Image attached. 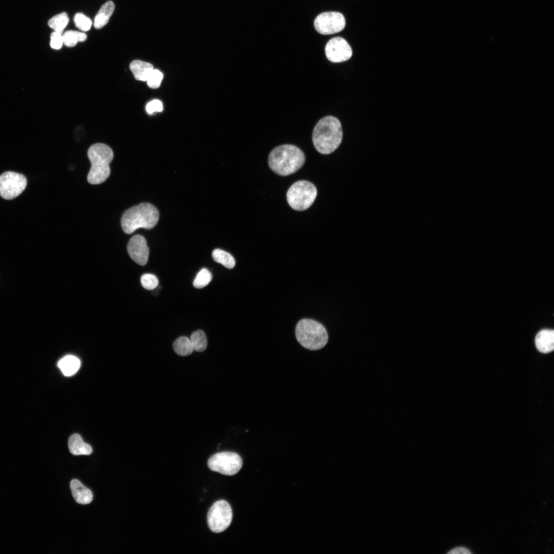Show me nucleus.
<instances>
[{
	"label": "nucleus",
	"mask_w": 554,
	"mask_h": 554,
	"mask_svg": "<svg viewBox=\"0 0 554 554\" xmlns=\"http://www.w3.org/2000/svg\"><path fill=\"white\" fill-rule=\"evenodd\" d=\"M127 251L130 258L137 264L144 266L148 261L149 250L146 239L137 234L132 236L127 244Z\"/></svg>",
	"instance_id": "nucleus-12"
},
{
	"label": "nucleus",
	"mask_w": 554,
	"mask_h": 554,
	"mask_svg": "<svg viewBox=\"0 0 554 554\" xmlns=\"http://www.w3.org/2000/svg\"><path fill=\"white\" fill-rule=\"evenodd\" d=\"M232 519V511L229 504L225 500L215 502L210 508L207 515L209 529L215 533L225 530Z\"/></svg>",
	"instance_id": "nucleus-7"
},
{
	"label": "nucleus",
	"mask_w": 554,
	"mask_h": 554,
	"mask_svg": "<svg viewBox=\"0 0 554 554\" xmlns=\"http://www.w3.org/2000/svg\"><path fill=\"white\" fill-rule=\"evenodd\" d=\"M27 185L26 177L18 173L8 171L0 176V195L6 200L19 195Z\"/></svg>",
	"instance_id": "nucleus-9"
},
{
	"label": "nucleus",
	"mask_w": 554,
	"mask_h": 554,
	"mask_svg": "<svg viewBox=\"0 0 554 554\" xmlns=\"http://www.w3.org/2000/svg\"><path fill=\"white\" fill-rule=\"evenodd\" d=\"M63 37V43L68 47H72L78 42L85 41L87 39V35L84 32L69 30L64 33Z\"/></svg>",
	"instance_id": "nucleus-23"
},
{
	"label": "nucleus",
	"mask_w": 554,
	"mask_h": 554,
	"mask_svg": "<svg viewBox=\"0 0 554 554\" xmlns=\"http://www.w3.org/2000/svg\"><path fill=\"white\" fill-rule=\"evenodd\" d=\"M295 335L302 346L312 350L321 349L328 341V334L325 327L311 319H304L298 323Z\"/></svg>",
	"instance_id": "nucleus-5"
},
{
	"label": "nucleus",
	"mask_w": 554,
	"mask_h": 554,
	"mask_svg": "<svg viewBox=\"0 0 554 554\" xmlns=\"http://www.w3.org/2000/svg\"><path fill=\"white\" fill-rule=\"evenodd\" d=\"M173 348L175 353L181 356L188 355L194 350L190 340L184 336L180 337L174 341Z\"/></svg>",
	"instance_id": "nucleus-19"
},
{
	"label": "nucleus",
	"mask_w": 554,
	"mask_h": 554,
	"mask_svg": "<svg viewBox=\"0 0 554 554\" xmlns=\"http://www.w3.org/2000/svg\"><path fill=\"white\" fill-rule=\"evenodd\" d=\"M211 273L206 268L202 269L197 274L193 282L194 287L201 289L206 286L211 281Z\"/></svg>",
	"instance_id": "nucleus-24"
},
{
	"label": "nucleus",
	"mask_w": 554,
	"mask_h": 554,
	"mask_svg": "<svg viewBox=\"0 0 554 554\" xmlns=\"http://www.w3.org/2000/svg\"><path fill=\"white\" fill-rule=\"evenodd\" d=\"M243 462L240 456L233 452H221L212 455L208 466L212 471L227 476H233L241 469Z\"/></svg>",
	"instance_id": "nucleus-8"
},
{
	"label": "nucleus",
	"mask_w": 554,
	"mask_h": 554,
	"mask_svg": "<svg viewBox=\"0 0 554 554\" xmlns=\"http://www.w3.org/2000/svg\"><path fill=\"white\" fill-rule=\"evenodd\" d=\"M114 7V3L111 1H107L102 6L94 18V26L95 28L100 29L108 22Z\"/></svg>",
	"instance_id": "nucleus-18"
},
{
	"label": "nucleus",
	"mask_w": 554,
	"mask_h": 554,
	"mask_svg": "<svg viewBox=\"0 0 554 554\" xmlns=\"http://www.w3.org/2000/svg\"><path fill=\"white\" fill-rule=\"evenodd\" d=\"M163 74L157 69H153L147 80L148 86L152 89L159 87L163 79Z\"/></svg>",
	"instance_id": "nucleus-27"
},
{
	"label": "nucleus",
	"mask_w": 554,
	"mask_h": 554,
	"mask_svg": "<svg viewBox=\"0 0 554 554\" xmlns=\"http://www.w3.org/2000/svg\"><path fill=\"white\" fill-rule=\"evenodd\" d=\"M212 256L215 262L222 264L227 268L232 269L235 266V261L234 258L229 253L223 250L214 249L212 251Z\"/></svg>",
	"instance_id": "nucleus-20"
},
{
	"label": "nucleus",
	"mask_w": 554,
	"mask_h": 554,
	"mask_svg": "<svg viewBox=\"0 0 554 554\" xmlns=\"http://www.w3.org/2000/svg\"><path fill=\"white\" fill-rule=\"evenodd\" d=\"M159 212L152 204L142 203L126 210L121 218V226L126 234H131L140 228H153L157 223Z\"/></svg>",
	"instance_id": "nucleus-3"
},
{
	"label": "nucleus",
	"mask_w": 554,
	"mask_h": 554,
	"mask_svg": "<svg viewBox=\"0 0 554 554\" xmlns=\"http://www.w3.org/2000/svg\"><path fill=\"white\" fill-rule=\"evenodd\" d=\"M70 488L72 496L77 503L80 504H87L92 501L93 499L92 492L78 480H72L70 482Z\"/></svg>",
	"instance_id": "nucleus-14"
},
{
	"label": "nucleus",
	"mask_w": 554,
	"mask_h": 554,
	"mask_svg": "<svg viewBox=\"0 0 554 554\" xmlns=\"http://www.w3.org/2000/svg\"><path fill=\"white\" fill-rule=\"evenodd\" d=\"M190 340L194 350L202 352L206 349L207 339L205 332L203 330H198L193 332Z\"/></svg>",
	"instance_id": "nucleus-21"
},
{
	"label": "nucleus",
	"mask_w": 554,
	"mask_h": 554,
	"mask_svg": "<svg viewBox=\"0 0 554 554\" xmlns=\"http://www.w3.org/2000/svg\"><path fill=\"white\" fill-rule=\"evenodd\" d=\"M343 131L339 120L333 116H326L316 124L312 133V142L320 153L330 154L341 144Z\"/></svg>",
	"instance_id": "nucleus-1"
},
{
	"label": "nucleus",
	"mask_w": 554,
	"mask_h": 554,
	"mask_svg": "<svg viewBox=\"0 0 554 554\" xmlns=\"http://www.w3.org/2000/svg\"><path fill=\"white\" fill-rule=\"evenodd\" d=\"M471 552L469 550L463 547H458L451 550L448 552V553L451 554H457V553H463V554H469Z\"/></svg>",
	"instance_id": "nucleus-30"
},
{
	"label": "nucleus",
	"mask_w": 554,
	"mask_h": 554,
	"mask_svg": "<svg viewBox=\"0 0 554 554\" xmlns=\"http://www.w3.org/2000/svg\"><path fill=\"white\" fill-rule=\"evenodd\" d=\"M325 51L328 60L333 63L346 61L352 54L350 46L341 37H335L330 39L326 45Z\"/></svg>",
	"instance_id": "nucleus-11"
},
{
	"label": "nucleus",
	"mask_w": 554,
	"mask_h": 554,
	"mask_svg": "<svg viewBox=\"0 0 554 554\" xmlns=\"http://www.w3.org/2000/svg\"><path fill=\"white\" fill-rule=\"evenodd\" d=\"M141 284L147 290H152L155 288L159 284L157 278L153 274L146 273L142 275L141 278Z\"/></svg>",
	"instance_id": "nucleus-26"
},
{
	"label": "nucleus",
	"mask_w": 554,
	"mask_h": 554,
	"mask_svg": "<svg viewBox=\"0 0 554 554\" xmlns=\"http://www.w3.org/2000/svg\"><path fill=\"white\" fill-rule=\"evenodd\" d=\"M346 21L344 15L338 12H325L318 15L314 21L315 30L323 35L332 34L341 31Z\"/></svg>",
	"instance_id": "nucleus-10"
},
{
	"label": "nucleus",
	"mask_w": 554,
	"mask_h": 554,
	"mask_svg": "<svg viewBox=\"0 0 554 554\" xmlns=\"http://www.w3.org/2000/svg\"><path fill=\"white\" fill-rule=\"evenodd\" d=\"M69 22V17L65 12L53 16L48 22V26L54 31L63 33Z\"/></svg>",
	"instance_id": "nucleus-22"
},
{
	"label": "nucleus",
	"mask_w": 554,
	"mask_h": 554,
	"mask_svg": "<svg viewBox=\"0 0 554 554\" xmlns=\"http://www.w3.org/2000/svg\"><path fill=\"white\" fill-rule=\"evenodd\" d=\"M68 447L70 452L74 455H90L92 452L90 445L85 443L80 435L77 433L70 437Z\"/></svg>",
	"instance_id": "nucleus-15"
},
{
	"label": "nucleus",
	"mask_w": 554,
	"mask_h": 554,
	"mask_svg": "<svg viewBox=\"0 0 554 554\" xmlns=\"http://www.w3.org/2000/svg\"><path fill=\"white\" fill-rule=\"evenodd\" d=\"M80 360L75 356L68 355L59 361L58 368L65 376H71L75 373L80 367Z\"/></svg>",
	"instance_id": "nucleus-17"
},
{
	"label": "nucleus",
	"mask_w": 554,
	"mask_h": 554,
	"mask_svg": "<svg viewBox=\"0 0 554 554\" xmlns=\"http://www.w3.org/2000/svg\"><path fill=\"white\" fill-rule=\"evenodd\" d=\"M130 69L137 80L146 81L153 70V66L149 63L140 60H134L130 64Z\"/></svg>",
	"instance_id": "nucleus-16"
},
{
	"label": "nucleus",
	"mask_w": 554,
	"mask_h": 554,
	"mask_svg": "<svg viewBox=\"0 0 554 554\" xmlns=\"http://www.w3.org/2000/svg\"><path fill=\"white\" fill-rule=\"evenodd\" d=\"M535 344L537 349L542 353L552 351L554 349V331L543 329L539 331L535 338Z\"/></svg>",
	"instance_id": "nucleus-13"
},
{
	"label": "nucleus",
	"mask_w": 554,
	"mask_h": 554,
	"mask_svg": "<svg viewBox=\"0 0 554 554\" xmlns=\"http://www.w3.org/2000/svg\"><path fill=\"white\" fill-rule=\"evenodd\" d=\"M317 195V189L311 182L299 181L293 184L287 192L289 205L296 211L307 209L313 203Z\"/></svg>",
	"instance_id": "nucleus-6"
},
{
	"label": "nucleus",
	"mask_w": 554,
	"mask_h": 554,
	"mask_svg": "<svg viewBox=\"0 0 554 554\" xmlns=\"http://www.w3.org/2000/svg\"><path fill=\"white\" fill-rule=\"evenodd\" d=\"M87 154L91 164L88 182L92 185L103 183L110 174L109 164L113 158L112 150L106 144L96 143L89 147Z\"/></svg>",
	"instance_id": "nucleus-4"
},
{
	"label": "nucleus",
	"mask_w": 554,
	"mask_h": 554,
	"mask_svg": "<svg viewBox=\"0 0 554 554\" xmlns=\"http://www.w3.org/2000/svg\"><path fill=\"white\" fill-rule=\"evenodd\" d=\"M305 157L298 147L290 144L279 146L269 153L268 165L276 174L287 176L295 173L304 165Z\"/></svg>",
	"instance_id": "nucleus-2"
},
{
	"label": "nucleus",
	"mask_w": 554,
	"mask_h": 554,
	"mask_svg": "<svg viewBox=\"0 0 554 554\" xmlns=\"http://www.w3.org/2000/svg\"><path fill=\"white\" fill-rule=\"evenodd\" d=\"M50 46L54 49H60L63 45V37L62 33L54 31L50 36Z\"/></svg>",
	"instance_id": "nucleus-28"
},
{
	"label": "nucleus",
	"mask_w": 554,
	"mask_h": 554,
	"mask_svg": "<svg viewBox=\"0 0 554 554\" xmlns=\"http://www.w3.org/2000/svg\"><path fill=\"white\" fill-rule=\"evenodd\" d=\"M163 110V105L161 102L159 100H154L147 104L146 106V110L149 114H151L154 112H160Z\"/></svg>",
	"instance_id": "nucleus-29"
},
{
	"label": "nucleus",
	"mask_w": 554,
	"mask_h": 554,
	"mask_svg": "<svg viewBox=\"0 0 554 554\" xmlns=\"http://www.w3.org/2000/svg\"><path fill=\"white\" fill-rule=\"evenodd\" d=\"M74 22L77 28L84 31H88L92 25L91 19L82 13L75 15Z\"/></svg>",
	"instance_id": "nucleus-25"
}]
</instances>
